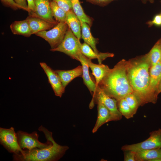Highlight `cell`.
I'll list each match as a JSON object with an SVG mask.
<instances>
[{
	"instance_id": "obj_1",
	"label": "cell",
	"mask_w": 161,
	"mask_h": 161,
	"mask_svg": "<svg viewBox=\"0 0 161 161\" xmlns=\"http://www.w3.org/2000/svg\"><path fill=\"white\" fill-rule=\"evenodd\" d=\"M150 67L146 54L126 61L128 78L140 106L148 103H155L149 91Z\"/></svg>"
},
{
	"instance_id": "obj_2",
	"label": "cell",
	"mask_w": 161,
	"mask_h": 161,
	"mask_svg": "<svg viewBox=\"0 0 161 161\" xmlns=\"http://www.w3.org/2000/svg\"><path fill=\"white\" fill-rule=\"evenodd\" d=\"M126 61L123 60L110 69L98 85L107 95L117 101L133 92L127 76Z\"/></svg>"
},
{
	"instance_id": "obj_3",
	"label": "cell",
	"mask_w": 161,
	"mask_h": 161,
	"mask_svg": "<svg viewBox=\"0 0 161 161\" xmlns=\"http://www.w3.org/2000/svg\"><path fill=\"white\" fill-rule=\"evenodd\" d=\"M51 143L45 148H35L30 151L24 150L21 153L13 154V160L16 161H56L59 160L69 149L66 145H61L54 140L50 135Z\"/></svg>"
},
{
	"instance_id": "obj_4",
	"label": "cell",
	"mask_w": 161,
	"mask_h": 161,
	"mask_svg": "<svg viewBox=\"0 0 161 161\" xmlns=\"http://www.w3.org/2000/svg\"><path fill=\"white\" fill-rule=\"evenodd\" d=\"M38 130L44 133L47 142L44 143L41 142L38 140L39 135L36 131H34L30 134L19 131L16 134L18 143L21 148L30 151L35 148H45L50 145L51 143L50 135L52 133L42 126L39 127Z\"/></svg>"
},
{
	"instance_id": "obj_5",
	"label": "cell",
	"mask_w": 161,
	"mask_h": 161,
	"mask_svg": "<svg viewBox=\"0 0 161 161\" xmlns=\"http://www.w3.org/2000/svg\"><path fill=\"white\" fill-rule=\"evenodd\" d=\"M81 44L80 40L68 27L61 43L57 47L51 49L50 50L63 52L72 58L78 61L79 56L81 53L80 50Z\"/></svg>"
},
{
	"instance_id": "obj_6",
	"label": "cell",
	"mask_w": 161,
	"mask_h": 161,
	"mask_svg": "<svg viewBox=\"0 0 161 161\" xmlns=\"http://www.w3.org/2000/svg\"><path fill=\"white\" fill-rule=\"evenodd\" d=\"M100 102L103 104L109 111L111 114V121L121 120L122 115L118 109L117 102L115 99L107 95L99 86L97 88L94 97L89 104V108L92 109L95 103Z\"/></svg>"
},
{
	"instance_id": "obj_7",
	"label": "cell",
	"mask_w": 161,
	"mask_h": 161,
	"mask_svg": "<svg viewBox=\"0 0 161 161\" xmlns=\"http://www.w3.org/2000/svg\"><path fill=\"white\" fill-rule=\"evenodd\" d=\"M68 28L66 22H60L51 29L39 32L35 35L47 41L50 45L51 49H54L61 43Z\"/></svg>"
},
{
	"instance_id": "obj_8",
	"label": "cell",
	"mask_w": 161,
	"mask_h": 161,
	"mask_svg": "<svg viewBox=\"0 0 161 161\" xmlns=\"http://www.w3.org/2000/svg\"><path fill=\"white\" fill-rule=\"evenodd\" d=\"M161 148V129L152 131L150 133V136L142 142L131 145H126L121 147L123 151H132L137 152L139 151Z\"/></svg>"
},
{
	"instance_id": "obj_9",
	"label": "cell",
	"mask_w": 161,
	"mask_h": 161,
	"mask_svg": "<svg viewBox=\"0 0 161 161\" xmlns=\"http://www.w3.org/2000/svg\"><path fill=\"white\" fill-rule=\"evenodd\" d=\"M0 143L9 152L17 154L24 151L19 145L16 133L14 128H0Z\"/></svg>"
},
{
	"instance_id": "obj_10",
	"label": "cell",
	"mask_w": 161,
	"mask_h": 161,
	"mask_svg": "<svg viewBox=\"0 0 161 161\" xmlns=\"http://www.w3.org/2000/svg\"><path fill=\"white\" fill-rule=\"evenodd\" d=\"M40 64L46 74L55 95L61 97L64 92L65 88L63 87L60 78L55 70H53L44 62H40Z\"/></svg>"
},
{
	"instance_id": "obj_11",
	"label": "cell",
	"mask_w": 161,
	"mask_h": 161,
	"mask_svg": "<svg viewBox=\"0 0 161 161\" xmlns=\"http://www.w3.org/2000/svg\"><path fill=\"white\" fill-rule=\"evenodd\" d=\"M149 75V91L155 103L157 99L158 88L161 79V61L150 67Z\"/></svg>"
},
{
	"instance_id": "obj_12",
	"label": "cell",
	"mask_w": 161,
	"mask_h": 161,
	"mask_svg": "<svg viewBox=\"0 0 161 161\" xmlns=\"http://www.w3.org/2000/svg\"><path fill=\"white\" fill-rule=\"evenodd\" d=\"M49 0H34L35 11L31 16L42 18L56 25L58 23L54 19L50 6Z\"/></svg>"
},
{
	"instance_id": "obj_13",
	"label": "cell",
	"mask_w": 161,
	"mask_h": 161,
	"mask_svg": "<svg viewBox=\"0 0 161 161\" xmlns=\"http://www.w3.org/2000/svg\"><path fill=\"white\" fill-rule=\"evenodd\" d=\"M88 59V58L81 53L79 56L78 61L80 62L82 65L83 70L82 76L84 83L86 86L92 96V100L96 91L97 87L95 83L93 81L90 75Z\"/></svg>"
},
{
	"instance_id": "obj_14",
	"label": "cell",
	"mask_w": 161,
	"mask_h": 161,
	"mask_svg": "<svg viewBox=\"0 0 161 161\" xmlns=\"http://www.w3.org/2000/svg\"><path fill=\"white\" fill-rule=\"evenodd\" d=\"M26 19L29 24L32 34H35L41 31L49 30L56 25L36 17L29 16Z\"/></svg>"
},
{
	"instance_id": "obj_15",
	"label": "cell",
	"mask_w": 161,
	"mask_h": 161,
	"mask_svg": "<svg viewBox=\"0 0 161 161\" xmlns=\"http://www.w3.org/2000/svg\"><path fill=\"white\" fill-rule=\"evenodd\" d=\"M58 75L64 88L76 78L82 75V66H79L76 68L69 70H55Z\"/></svg>"
},
{
	"instance_id": "obj_16",
	"label": "cell",
	"mask_w": 161,
	"mask_h": 161,
	"mask_svg": "<svg viewBox=\"0 0 161 161\" xmlns=\"http://www.w3.org/2000/svg\"><path fill=\"white\" fill-rule=\"evenodd\" d=\"M97 117L95 126L92 130L93 133L96 132L98 129L105 123L110 121L111 114L109 111L102 103L97 102Z\"/></svg>"
},
{
	"instance_id": "obj_17",
	"label": "cell",
	"mask_w": 161,
	"mask_h": 161,
	"mask_svg": "<svg viewBox=\"0 0 161 161\" xmlns=\"http://www.w3.org/2000/svg\"><path fill=\"white\" fill-rule=\"evenodd\" d=\"M136 161H161V148L135 152Z\"/></svg>"
},
{
	"instance_id": "obj_18",
	"label": "cell",
	"mask_w": 161,
	"mask_h": 161,
	"mask_svg": "<svg viewBox=\"0 0 161 161\" xmlns=\"http://www.w3.org/2000/svg\"><path fill=\"white\" fill-rule=\"evenodd\" d=\"M88 63L94 76L97 88L100 82L103 79L110 69L108 66L102 64H96L92 62L91 59L88 58Z\"/></svg>"
},
{
	"instance_id": "obj_19",
	"label": "cell",
	"mask_w": 161,
	"mask_h": 161,
	"mask_svg": "<svg viewBox=\"0 0 161 161\" xmlns=\"http://www.w3.org/2000/svg\"><path fill=\"white\" fill-rule=\"evenodd\" d=\"M66 23L75 35L80 40L81 37V23L73 10L67 13Z\"/></svg>"
},
{
	"instance_id": "obj_20",
	"label": "cell",
	"mask_w": 161,
	"mask_h": 161,
	"mask_svg": "<svg viewBox=\"0 0 161 161\" xmlns=\"http://www.w3.org/2000/svg\"><path fill=\"white\" fill-rule=\"evenodd\" d=\"M80 23L81 28V36L84 42L89 46L96 54H100L101 52L98 51L96 47V45L98 42V40L94 38L92 35L90 30V27L85 22L80 21Z\"/></svg>"
},
{
	"instance_id": "obj_21",
	"label": "cell",
	"mask_w": 161,
	"mask_h": 161,
	"mask_svg": "<svg viewBox=\"0 0 161 161\" xmlns=\"http://www.w3.org/2000/svg\"><path fill=\"white\" fill-rule=\"evenodd\" d=\"M12 32L15 35H21L26 37H29L32 34L28 22L25 20L15 21L10 25Z\"/></svg>"
},
{
	"instance_id": "obj_22",
	"label": "cell",
	"mask_w": 161,
	"mask_h": 161,
	"mask_svg": "<svg viewBox=\"0 0 161 161\" xmlns=\"http://www.w3.org/2000/svg\"><path fill=\"white\" fill-rule=\"evenodd\" d=\"M80 50L82 53L88 58L91 59H97L99 64H101L102 61L109 57H113V53H101L100 54H96L88 44L84 42L81 44Z\"/></svg>"
},
{
	"instance_id": "obj_23",
	"label": "cell",
	"mask_w": 161,
	"mask_h": 161,
	"mask_svg": "<svg viewBox=\"0 0 161 161\" xmlns=\"http://www.w3.org/2000/svg\"><path fill=\"white\" fill-rule=\"evenodd\" d=\"M72 10L80 21L87 23L90 27L92 23V18L86 15L84 12L79 0H71Z\"/></svg>"
},
{
	"instance_id": "obj_24",
	"label": "cell",
	"mask_w": 161,
	"mask_h": 161,
	"mask_svg": "<svg viewBox=\"0 0 161 161\" xmlns=\"http://www.w3.org/2000/svg\"><path fill=\"white\" fill-rule=\"evenodd\" d=\"M146 55L149 61L150 67L161 61V47L159 40Z\"/></svg>"
},
{
	"instance_id": "obj_25",
	"label": "cell",
	"mask_w": 161,
	"mask_h": 161,
	"mask_svg": "<svg viewBox=\"0 0 161 161\" xmlns=\"http://www.w3.org/2000/svg\"><path fill=\"white\" fill-rule=\"evenodd\" d=\"M50 6L53 16L58 23L66 22L67 13L54 1H51L50 2Z\"/></svg>"
},
{
	"instance_id": "obj_26",
	"label": "cell",
	"mask_w": 161,
	"mask_h": 161,
	"mask_svg": "<svg viewBox=\"0 0 161 161\" xmlns=\"http://www.w3.org/2000/svg\"><path fill=\"white\" fill-rule=\"evenodd\" d=\"M117 106L120 112L126 118L129 119L133 117L132 111L124 98L117 101Z\"/></svg>"
},
{
	"instance_id": "obj_27",
	"label": "cell",
	"mask_w": 161,
	"mask_h": 161,
	"mask_svg": "<svg viewBox=\"0 0 161 161\" xmlns=\"http://www.w3.org/2000/svg\"><path fill=\"white\" fill-rule=\"evenodd\" d=\"M129 107L134 115L136 113L137 109L140 106L138 100L133 93L127 95L124 98Z\"/></svg>"
},
{
	"instance_id": "obj_28",
	"label": "cell",
	"mask_w": 161,
	"mask_h": 161,
	"mask_svg": "<svg viewBox=\"0 0 161 161\" xmlns=\"http://www.w3.org/2000/svg\"><path fill=\"white\" fill-rule=\"evenodd\" d=\"M66 13L73 10L71 0H52Z\"/></svg>"
},
{
	"instance_id": "obj_29",
	"label": "cell",
	"mask_w": 161,
	"mask_h": 161,
	"mask_svg": "<svg viewBox=\"0 0 161 161\" xmlns=\"http://www.w3.org/2000/svg\"><path fill=\"white\" fill-rule=\"evenodd\" d=\"M6 6L10 7L13 9L16 10L22 9V7L17 4L14 0H1Z\"/></svg>"
},
{
	"instance_id": "obj_30",
	"label": "cell",
	"mask_w": 161,
	"mask_h": 161,
	"mask_svg": "<svg viewBox=\"0 0 161 161\" xmlns=\"http://www.w3.org/2000/svg\"><path fill=\"white\" fill-rule=\"evenodd\" d=\"M149 27H151L153 25L157 27L161 26V16L160 14L155 15L152 21H149L146 23Z\"/></svg>"
},
{
	"instance_id": "obj_31",
	"label": "cell",
	"mask_w": 161,
	"mask_h": 161,
	"mask_svg": "<svg viewBox=\"0 0 161 161\" xmlns=\"http://www.w3.org/2000/svg\"><path fill=\"white\" fill-rule=\"evenodd\" d=\"M124 161H136L135 152L132 151H124Z\"/></svg>"
},
{
	"instance_id": "obj_32",
	"label": "cell",
	"mask_w": 161,
	"mask_h": 161,
	"mask_svg": "<svg viewBox=\"0 0 161 161\" xmlns=\"http://www.w3.org/2000/svg\"><path fill=\"white\" fill-rule=\"evenodd\" d=\"M93 4L100 6H105L114 0H86Z\"/></svg>"
},
{
	"instance_id": "obj_33",
	"label": "cell",
	"mask_w": 161,
	"mask_h": 161,
	"mask_svg": "<svg viewBox=\"0 0 161 161\" xmlns=\"http://www.w3.org/2000/svg\"><path fill=\"white\" fill-rule=\"evenodd\" d=\"M28 8L29 10V14L30 16L32 15L35 12V6L34 0H27Z\"/></svg>"
},
{
	"instance_id": "obj_34",
	"label": "cell",
	"mask_w": 161,
	"mask_h": 161,
	"mask_svg": "<svg viewBox=\"0 0 161 161\" xmlns=\"http://www.w3.org/2000/svg\"><path fill=\"white\" fill-rule=\"evenodd\" d=\"M16 3L21 7L22 9L29 13L28 5L27 4L26 0H14Z\"/></svg>"
},
{
	"instance_id": "obj_35",
	"label": "cell",
	"mask_w": 161,
	"mask_h": 161,
	"mask_svg": "<svg viewBox=\"0 0 161 161\" xmlns=\"http://www.w3.org/2000/svg\"><path fill=\"white\" fill-rule=\"evenodd\" d=\"M161 92V79L160 83L158 88V93L159 94Z\"/></svg>"
},
{
	"instance_id": "obj_36",
	"label": "cell",
	"mask_w": 161,
	"mask_h": 161,
	"mask_svg": "<svg viewBox=\"0 0 161 161\" xmlns=\"http://www.w3.org/2000/svg\"><path fill=\"white\" fill-rule=\"evenodd\" d=\"M143 1V2L144 3H146L147 1H149L151 2H153V1L152 0H142Z\"/></svg>"
},
{
	"instance_id": "obj_37",
	"label": "cell",
	"mask_w": 161,
	"mask_h": 161,
	"mask_svg": "<svg viewBox=\"0 0 161 161\" xmlns=\"http://www.w3.org/2000/svg\"><path fill=\"white\" fill-rule=\"evenodd\" d=\"M160 41V44H161V39H160L159 40Z\"/></svg>"
},
{
	"instance_id": "obj_38",
	"label": "cell",
	"mask_w": 161,
	"mask_h": 161,
	"mask_svg": "<svg viewBox=\"0 0 161 161\" xmlns=\"http://www.w3.org/2000/svg\"><path fill=\"white\" fill-rule=\"evenodd\" d=\"M160 15H161V13H160Z\"/></svg>"
},
{
	"instance_id": "obj_39",
	"label": "cell",
	"mask_w": 161,
	"mask_h": 161,
	"mask_svg": "<svg viewBox=\"0 0 161 161\" xmlns=\"http://www.w3.org/2000/svg\"><path fill=\"white\" fill-rule=\"evenodd\" d=\"M50 0L52 1V0Z\"/></svg>"
},
{
	"instance_id": "obj_40",
	"label": "cell",
	"mask_w": 161,
	"mask_h": 161,
	"mask_svg": "<svg viewBox=\"0 0 161 161\" xmlns=\"http://www.w3.org/2000/svg\"></svg>"
}]
</instances>
